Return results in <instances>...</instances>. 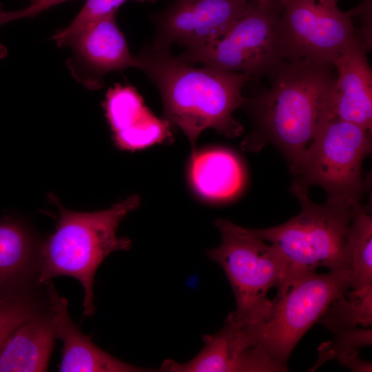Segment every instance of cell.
Returning <instances> with one entry per match:
<instances>
[{
    "instance_id": "d4e9b609",
    "label": "cell",
    "mask_w": 372,
    "mask_h": 372,
    "mask_svg": "<svg viewBox=\"0 0 372 372\" xmlns=\"http://www.w3.org/2000/svg\"><path fill=\"white\" fill-rule=\"evenodd\" d=\"M8 51L5 46L0 44V59H3L7 55Z\"/></svg>"
},
{
    "instance_id": "d6986e66",
    "label": "cell",
    "mask_w": 372,
    "mask_h": 372,
    "mask_svg": "<svg viewBox=\"0 0 372 372\" xmlns=\"http://www.w3.org/2000/svg\"><path fill=\"white\" fill-rule=\"evenodd\" d=\"M348 240L352 255L351 287L360 291L372 287V217L359 202L354 205Z\"/></svg>"
},
{
    "instance_id": "484cf974",
    "label": "cell",
    "mask_w": 372,
    "mask_h": 372,
    "mask_svg": "<svg viewBox=\"0 0 372 372\" xmlns=\"http://www.w3.org/2000/svg\"><path fill=\"white\" fill-rule=\"evenodd\" d=\"M252 1H256L257 3H267L273 2L276 0H252Z\"/></svg>"
},
{
    "instance_id": "5b68a950",
    "label": "cell",
    "mask_w": 372,
    "mask_h": 372,
    "mask_svg": "<svg viewBox=\"0 0 372 372\" xmlns=\"http://www.w3.org/2000/svg\"><path fill=\"white\" fill-rule=\"evenodd\" d=\"M215 225L221 242L207 251L220 265L233 289L236 310L242 318L259 324L269 316L273 302L267 298L272 287L281 285L285 276L282 259L275 247L254 229L218 219Z\"/></svg>"
},
{
    "instance_id": "4fadbf2b",
    "label": "cell",
    "mask_w": 372,
    "mask_h": 372,
    "mask_svg": "<svg viewBox=\"0 0 372 372\" xmlns=\"http://www.w3.org/2000/svg\"><path fill=\"white\" fill-rule=\"evenodd\" d=\"M366 50L358 33L333 61L336 78L328 102L326 121H347L371 132L372 71Z\"/></svg>"
},
{
    "instance_id": "3957f363",
    "label": "cell",
    "mask_w": 372,
    "mask_h": 372,
    "mask_svg": "<svg viewBox=\"0 0 372 372\" xmlns=\"http://www.w3.org/2000/svg\"><path fill=\"white\" fill-rule=\"evenodd\" d=\"M139 205L136 194L107 209L94 212L74 211L59 204L56 230L41 243L39 284L56 276L75 278L84 289L83 316L91 317L95 312V273L111 253L131 248V240L117 236L116 231L123 218Z\"/></svg>"
},
{
    "instance_id": "9c48e42d",
    "label": "cell",
    "mask_w": 372,
    "mask_h": 372,
    "mask_svg": "<svg viewBox=\"0 0 372 372\" xmlns=\"http://www.w3.org/2000/svg\"><path fill=\"white\" fill-rule=\"evenodd\" d=\"M338 1L279 0L285 61L333 63L358 33L352 10L342 11Z\"/></svg>"
},
{
    "instance_id": "83f0119b",
    "label": "cell",
    "mask_w": 372,
    "mask_h": 372,
    "mask_svg": "<svg viewBox=\"0 0 372 372\" xmlns=\"http://www.w3.org/2000/svg\"><path fill=\"white\" fill-rule=\"evenodd\" d=\"M137 1L140 2H145V1H154L155 0H136Z\"/></svg>"
},
{
    "instance_id": "603a6c76",
    "label": "cell",
    "mask_w": 372,
    "mask_h": 372,
    "mask_svg": "<svg viewBox=\"0 0 372 372\" xmlns=\"http://www.w3.org/2000/svg\"><path fill=\"white\" fill-rule=\"evenodd\" d=\"M127 0H87L72 23L53 37L59 47L68 45L71 40L90 23L112 13Z\"/></svg>"
},
{
    "instance_id": "7402d4cb",
    "label": "cell",
    "mask_w": 372,
    "mask_h": 372,
    "mask_svg": "<svg viewBox=\"0 0 372 372\" xmlns=\"http://www.w3.org/2000/svg\"><path fill=\"white\" fill-rule=\"evenodd\" d=\"M36 288L22 295L0 298V352L18 327L48 307L46 292L44 296Z\"/></svg>"
},
{
    "instance_id": "30bf717a",
    "label": "cell",
    "mask_w": 372,
    "mask_h": 372,
    "mask_svg": "<svg viewBox=\"0 0 372 372\" xmlns=\"http://www.w3.org/2000/svg\"><path fill=\"white\" fill-rule=\"evenodd\" d=\"M204 347L192 360L178 363L165 360L164 372H272L280 371L265 353L255 324L235 311L216 333L203 338Z\"/></svg>"
},
{
    "instance_id": "9a60e30c",
    "label": "cell",
    "mask_w": 372,
    "mask_h": 372,
    "mask_svg": "<svg viewBox=\"0 0 372 372\" xmlns=\"http://www.w3.org/2000/svg\"><path fill=\"white\" fill-rule=\"evenodd\" d=\"M53 309L56 338L63 342L61 372H141L149 370L124 362L95 345L73 322L68 301L56 292L51 280L43 283Z\"/></svg>"
},
{
    "instance_id": "277c9868",
    "label": "cell",
    "mask_w": 372,
    "mask_h": 372,
    "mask_svg": "<svg viewBox=\"0 0 372 372\" xmlns=\"http://www.w3.org/2000/svg\"><path fill=\"white\" fill-rule=\"evenodd\" d=\"M291 192L300 202V212L282 225L254 229L282 259L285 276L278 289L319 267L330 271L352 267L348 230L358 202L327 198L324 203H313L308 187L298 180L293 183Z\"/></svg>"
},
{
    "instance_id": "8fae6325",
    "label": "cell",
    "mask_w": 372,
    "mask_h": 372,
    "mask_svg": "<svg viewBox=\"0 0 372 372\" xmlns=\"http://www.w3.org/2000/svg\"><path fill=\"white\" fill-rule=\"evenodd\" d=\"M249 0H175L152 15L156 32L150 42L170 48H192L223 36L247 11Z\"/></svg>"
},
{
    "instance_id": "2e32d148",
    "label": "cell",
    "mask_w": 372,
    "mask_h": 372,
    "mask_svg": "<svg viewBox=\"0 0 372 372\" xmlns=\"http://www.w3.org/2000/svg\"><path fill=\"white\" fill-rule=\"evenodd\" d=\"M40 247L21 221L9 217L0 220V298L42 285L38 281Z\"/></svg>"
},
{
    "instance_id": "44dd1931",
    "label": "cell",
    "mask_w": 372,
    "mask_h": 372,
    "mask_svg": "<svg viewBox=\"0 0 372 372\" xmlns=\"http://www.w3.org/2000/svg\"><path fill=\"white\" fill-rule=\"evenodd\" d=\"M334 334V340L324 342L319 347L318 360L311 371L326 361L335 358L353 371H371V364L360 356L361 349L371 344V329L355 327Z\"/></svg>"
},
{
    "instance_id": "ffe728a7",
    "label": "cell",
    "mask_w": 372,
    "mask_h": 372,
    "mask_svg": "<svg viewBox=\"0 0 372 372\" xmlns=\"http://www.w3.org/2000/svg\"><path fill=\"white\" fill-rule=\"evenodd\" d=\"M372 287L360 291H348L337 298L318 322L333 333L357 327H371L372 322Z\"/></svg>"
},
{
    "instance_id": "e0dca14e",
    "label": "cell",
    "mask_w": 372,
    "mask_h": 372,
    "mask_svg": "<svg viewBox=\"0 0 372 372\" xmlns=\"http://www.w3.org/2000/svg\"><path fill=\"white\" fill-rule=\"evenodd\" d=\"M56 338L54 314L49 302L8 338L0 352V372L48 371Z\"/></svg>"
},
{
    "instance_id": "7a4b0ae2",
    "label": "cell",
    "mask_w": 372,
    "mask_h": 372,
    "mask_svg": "<svg viewBox=\"0 0 372 372\" xmlns=\"http://www.w3.org/2000/svg\"><path fill=\"white\" fill-rule=\"evenodd\" d=\"M134 56L136 68L155 84L161 94L163 120L182 130L192 155L200 133L212 128L225 136H240L242 125L232 116L245 97L242 88L251 76L211 66L195 68L174 56L170 48L150 43Z\"/></svg>"
},
{
    "instance_id": "8992f818",
    "label": "cell",
    "mask_w": 372,
    "mask_h": 372,
    "mask_svg": "<svg viewBox=\"0 0 372 372\" xmlns=\"http://www.w3.org/2000/svg\"><path fill=\"white\" fill-rule=\"evenodd\" d=\"M280 17L279 0L267 3L251 0L245 13L223 36L186 48L178 57L189 64L202 63L254 79L268 76L285 61Z\"/></svg>"
},
{
    "instance_id": "7c38bea8",
    "label": "cell",
    "mask_w": 372,
    "mask_h": 372,
    "mask_svg": "<svg viewBox=\"0 0 372 372\" xmlns=\"http://www.w3.org/2000/svg\"><path fill=\"white\" fill-rule=\"evenodd\" d=\"M73 56L67 65L84 86L95 90L103 85L105 74L136 68L134 56L117 26L115 13L90 23L69 43Z\"/></svg>"
},
{
    "instance_id": "4316f807",
    "label": "cell",
    "mask_w": 372,
    "mask_h": 372,
    "mask_svg": "<svg viewBox=\"0 0 372 372\" xmlns=\"http://www.w3.org/2000/svg\"><path fill=\"white\" fill-rule=\"evenodd\" d=\"M42 0H30V6H34L41 1Z\"/></svg>"
},
{
    "instance_id": "ac0fdd59",
    "label": "cell",
    "mask_w": 372,
    "mask_h": 372,
    "mask_svg": "<svg viewBox=\"0 0 372 372\" xmlns=\"http://www.w3.org/2000/svg\"><path fill=\"white\" fill-rule=\"evenodd\" d=\"M190 177L194 188L205 198L225 200L236 196L245 183L238 157L225 149H212L192 155Z\"/></svg>"
},
{
    "instance_id": "ba28073f",
    "label": "cell",
    "mask_w": 372,
    "mask_h": 372,
    "mask_svg": "<svg viewBox=\"0 0 372 372\" xmlns=\"http://www.w3.org/2000/svg\"><path fill=\"white\" fill-rule=\"evenodd\" d=\"M371 131L347 121L324 123L293 173L308 187L318 185L327 198L359 202L366 191L362 163L371 152Z\"/></svg>"
},
{
    "instance_id": "52a82bcc",
    "label": "cell",
    "mask_w": 372,
    "mask_h": 372,
    "mask_svg": "<svg viewBox=\"0 0 372 372\" xmlns=\"http://www.w3.org/2000/svg\"><path fill=\"white\" fill-rule=\"evenodd\" d=\"M351 281L350 269L313 272L278 289L268 318L255 324L265 351L280 371L287 370L289 358L301 338L332 302L349 291Z\"/></svg>"
},
{
    "instance_id": "5bb4252c",
    "label": "cell",
    "mask_w": 372,
    "mask_h": 372,
    "mask_svg": "<svg viewBox=\"0 0 372 372\" xmlns=\"http://www.w3.org/2000/svg\"><path fill=\"white\" fill-rule=\"evenodd\" d=\"M104 108L114 141L121 149H143L170 137L167 123L148 110L132 87L116 85L110 88Z\"/></svg>"
},
{
    "instance_id": "cb8c5ba5",
    "label": "cell",
    "mask_w": 372,
    "mask_h": 372,
    "mask_svg": "<svg viewBox=\"0 0 372 372\" xmlns=\"http://www.w3.org/2000/svg\"><path fill=\"white\" fill-rule=\"evenodd\" d=\"M68 0H42L36 5L27 7L26 12L30 17H35L52 6Z\"/></svg>"
},
{
    "instance_id": "6da1fadb",
    "label": "cell",
    "mask_w": 372,
    "mask_h": 372,
    "mask_svg": "<svg viewBox=\"0 0 372 372\" xmlns=\"http://www.w3.org/2000/svg\"><path fill=\"white\" fill-rule=\"evenodd\" d=\"M268 77L270 87L245 97L241 106L254 123L242 148L255 151L267 143H272L294 173L317 131L326 122L336 71L331 63L284 61Z\"/></svg>"
}]
</instances>
